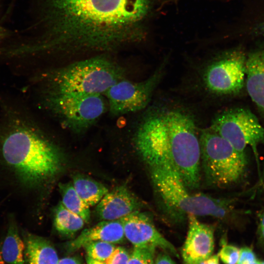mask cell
I'll return each mask as SVG.
<instances>
[{
	"label": "cell",
	"instance_id": "8992f818",
	"mask_svg": "<svg viewBox=\"0 0 264 264\" xmlns=\"http://www.w3.org/2000/svg\"><path fill=\"white\" fill-rule=\"evenodd\" d=\"M199 140L200 162L209 184L222 187L242 180L247 171L245 153L237 151L211 129L202 130Z\"/></svg>",
	"mask_w": 264,
	"mask_h": 264
},
{
	"label": "cell",
	"instance_id": "5b68a950",
	"mask_svg": "<svg viewBox=\"0 0 264 264\" xmlns=\"http://www.w3.org/2000/svg\"><path fill=\"white\" fill-rule=\"evenodd\" d=\"M147 165L156 193L171 215L183 217L191 214L223 220L236 214L234 199L190 194L171 156L157 159Z\"/></svg>",
	"mask_w": 264,
	"mask_h": 264
},
{
	"label": "cell",
	"instance_id": "1f68e13d",
	"mask_svg": "<svg viewBox=\"0 0 264 264\" xmlns=\"http://www.w3.org/2000/svg\"><path fill=\"white\" fill-rule=\"evenodd\" d=\"M2 29H1V28L0 27V40L2 38Z\"/></svg>",
	"mask_w": 264,
	"mask_h": 264
},
{
	"label": "cell",
	"instance_id": "ba28073f",
	"mask_svg": "<svg viewBox=\"0 0 264 264\" xmlns=\"http://www.w3.org/2000/svg\"><path fill=\"white\" fill-rule=\"evenodd\" d=\"M228 141L237 151L245 153L250 146L257 157L258 147L264 144V127L249 109L236 108L217 116L210 128Z\"/></svg>",
	"mask_w": 264,
	"mask_h": 264
},
{
	"label": "cell",
	"instance_id": "484cf974",
	"mask_svg": "<svg viewBox=\"0 0 264 264\" xmlns=\"http://www.w3.org/2000/svg\"><path fill=\"white\" fill-rule=\"evenodd\" d=\"M257 236L258 242L264 250V206L257 215Z\"/></svg>",
	"mask_w": 264,
	"mask_h": 264
},
{
	"label": "cell",
	"instance_id": "44dd1931",
	"mask_svg": "<svg viewBox=\"0 0 264 264\" xmlns=\"http://www.w3.org/2000/svg\"><path fill=\"white\" fill-rule=\"evenodd\" d=\"M88 256L98 261L105 262L115 248L114 244L102 241L92 242L83 246Z\"/></svg>",
	"mask_w": 264,
	"mask_h": 264
},
{
	"label": "cell",
	"instance_id": "4fadbf2b",
	"mask_svg": "<svg viewBox=\"0 0 264 264\" xmlns=\"http://www.w3.org/2000/svg\"><path fill=\"white\" fill-rule=\"evenodd\" d=\"M141 203L125 185L109 191L97 204L96 212L102 220H117L138 211Z\"/></svg>",
	"mask_w": 264,
	"mask_h": 264
},
{
	"label": "cell",
	"instance_id": "83f0119b",
	"mask_svg": "<svg viewBox=\"0 0 264 264\" xmlns=\"http://www.w3.org/2000/svg\"><path fill=\"white\" fill-rule=\"evenodd\" d=\"M57 264H81V263L77 258L70 257L59 260Z\"/></svg>",
	"mask_w": 264,
	"mask_h": 264
},
{
	"label": "cell",
	"instance_id": "2e32d148",
	"mask_svg": "<svg viewBox=\"0 0 264 264\" xmlns=\"http://www.w3.org/2000/svg\"><path fill=\"white\" fill-rule=\"evenodd\" d=\"M23 241L26 264H57L59 258L57 252L46 239L25 232Z\"/></svg>",
	"mask_w": 264,
	"mask_h": 264
},
{
	"label": "cell",
	"instance_id": "7a4b0ae2",
	"mask_svg": "<svg viewBox=\"0 0 264 264\" xmlns=\"http://www.w3.org/2000/svg\"><path fill=\"white\" fill-rule=\"evenodd\" d=\"M0 156L17 181L35 190L63 168V154L30 119L7 112L0 126Z\"/></svg>",
	"mask_w": 264,
	"mask_h": 264
},
{
	"label": "cell",
	"instance_id": "30bf717a",
	"mask_svg": "<svg viewBox=\"0 0 264 264\" xmlns=\"http://www.w3.org/2000/svg\"><path fill=\"white\" fill-rule=\"evenodd\" d=\"M222 55L207 68L204 76L205 85L215 93H238L244 85L247 55L239 48Z\"/></svg>",
	"mask_w": 264,
	"mask_h": 264
},
{
	"label": "cell",
	"instance_id": "4dcf8cb0",
	"mask_svg": "<svg viewBox=\"0 0 264 264\" xmlns=\"http://www.w3.org/2000/svg\"><path fill=\"white\" fill-rule=\"evenodd\" d=\"M0 264H5V262L2 257L1 251H0Z\"/></svg>",
	"mask_w": 264,
	"mask_h": 264
},
{
	"label": "cell",
	"instance_id": "cb8c5ba5",
	"mask_svg": "<svg viewBox=\"0 0 264 264\" xmlns=\"http://www.w3.org/2000/svg\"><path fill=\"white\" fill-rule=\"evenodd\" d=\"M130 254L123 247H116L105 261L106 264H127Z\"/></svg>",
	"mask_w": 264,
	"mask_h": 264
},
{
	"label": "cell",
	"instance_id": "4316f807",
	"mask_svg": "<svg viewBox=\"0 0 264 264\" xmlns=\"http://www.w3.org/2000/svg\"><path fill=\"white\" fill-rule=\"evenodd\" d=\"M154 264H176L171 258L165 253L159 254L154 260Z\"/></svg>",
	"mask_w": 264,
	"mask_h": 264
},
{
	"label": "cell",
	"instance_id": "603a6c76",
	"mask_svg": "<svg viewBox=\"0 0 264 264\" xmlns=\"http://www.w3.org/2000/svg\"><path fill=\"white\" fill-rule=\"evenodd\" d=\"M240 249L231 244H225L220 249L218 255L224 264H236L239 256Z\"/></svg>",
	"mask_w": 264,
	"mask_h": 264
},
{
	"label": "cell",
	"instance_id": "f546056e",
	"mask_svg": "<svg viewBox=\"0 0 264 264\" xmlns=\"http://www.w3.org/2000/svg\"><path fill=\"white\" fill-rule=\"evenodd\" d=\"M87 264H106L105 262L94 260L88 256L87 257Z\"/></svg>",
	"mask_w": 264,
	"mask_h": 264
},
{
	"label": "cell",
	"instance_id": "7402d4cb",
	"mask_svg": "<svg viewBox=\"0 0 264 264\" xmlns=\"http://www.w3.org/2000/svg\"><path fill=\"white\" fill-rule=\"evenodd\" d=\"M155 248L134 247L127 264H154Z\"/></svg>",
	"mask_w": 264,
	"mask_h": 264
},
{
	"label": "cell",
	"instance_id": "8fae6325",
	"mask_svg": "<svg viewBox=\"0 0 264 264\" xmlns=\"http://www.w3.org/2000/svg\"><path fill=\"white\" fill-rule=\"evenodd\" d=\"M125 237L134 247L159 248L177 256L174 246L156 228L151 218L139 210L121 218Z\"/></svg>",
	"mask_w": 264,
	"mask_h": 264
},
{
	"label": "cell",
	"instance_id": "d6986e66",
	"mask_svg": "<svg viewBox=\"0 0 264 264\" xmlns=\"http://www.w3.org/2000/svg\"><path fill=\"white\" fill-rule=\"evenodd\" d=\"M86 222L79 216L66 209L60 202L56 207L54 215V224L60 234L71 236L80 230Z\"/></svg>",
	"mask_w": 264,
	"mask_h": 264
},
{
	"label": "cell",
	"instance_id": "d6a6232c",
	"mask_svg": "<svg viewBox=\"0 0 264 264\" xmlns=\"http://www.w3.org/2000/svg\"><path fill=\"white\" fill-rule=\"evenodd\" d=\"M252 264H261V262L257 260L255 262H254Z\"/></svg>",
	"mask_w": 264,
	"mask_h": 264
},
{
	"label": "cell",
	"instance_id": "ffe728a7",
	"mask_svg": "<svg viewBox=\"0 0 264 264\" xmlns=\"http://www.w3.org/2000/svg\"><path fill=\"white\" fill-rule=\"evenodd\" d=\"M59 189L62 198L61 202L63 205L88 222L90 218L89 207L77 193L72 182L60 183Z\"/></svg>",
	"mask_w": 264,
	"mask_h": 264
},
{
	"label": "cell",
	"instance_id": "f1b7e54d",
	"mask_svg": "<svg viewBox=\"0 0 264 264\" xmlns=\"http://www.w3.org/2000/svg\"><path fill=\"white\" fill-rule=\"evenodd\" d=\"M218 254L212 255L201 262L199 264H220Z\"/></svg>",
	"mask_w": 264,
	"mask_h": 264
},
{
	"label": "cell",
	"instance_id": "7c38bea8",
	"mask_svg": "<svg viewBox=\"0 0 264 264\" xmlns=\"http://www.w3.org/2000/svg\"><path fill=\"white\" fill-rule=\"evenodd\" d=\"M188 230L182 249L184 264H199L213 254L214 228L199 221L197 216L189 214Z\"/></svg>",
	"mask_w": 264,
	"mask_h": 264
},
{
	"label": "cell",
	"instance_id": "ac0fdd59",
	"mask_svg": "<svg viewBox=\"0 0 264 264\" xmlns=\"http://www.w3.org/2000/svg\"><path fill=\"white\" fill-rule=\"evenodd\" d=\"M72 183L77 193L89 207L97 205L109 192L103 184L83 174L74 176Z\"/></svg>",
	"mask_w": 264,
	"mask_h": 264
},
{
	"label": "cell",
	"instance_id": "9a60e30c",
	"mask_svg": "<svg viewBox=\"0 0 264 264\" xmlns=\"http://www.w3.org/2000/svg\"><path fill=\"white\" fill-rule=\"evenodd\" d=\"M125 238L124 229L121 220H102L94 226L84 229L73 241L69 247L75 250L88 243L102 241L113 244L120 243Z\"/></svg>",
	"mask_w": 264,
	"mask_h": 264
},
{
	"label": "cell",
	"instance_id": "e0dca14e",
	"mask_svg": "<svg viewBox=\"0 0 264 264\" xmlns=\"http://www.w3.org/2000/svg\"><path fill=\"white\" fill-rule=\"evenodd\" d=\"M9 219L6 235L1 250L2 257L8 264H26L23 241L20 236L14 219L11 217Z\"/></svg>",
	"mask_w": 264,
	"mask_h": 264
},
{
	"label": "cell",
	"instance_id": "6da1fadb",
	"mask_svg": "<svg viewBox=\"0 0 264 264\" xmlns=\"http://www.w3.org/2000/svg\"><path fill=\"white\" fill-rule=\"evenodd\" d=\"M168 0H39L27 54H113L145 43Z\"/></svg>",
	"mask_w": 264,
	"mask_h": 264
},
{
	"label": "cell",
	"instance_id": "52a82bcc",
	"mask_svg": "<svg viewBox=\"0 0 264 264\" xmlns=\"http://www.w3.org/2000/svg\"><path fill=\"white\" fill-rule=\"evenodd\" d=\"M45 108L65 128L77 133L86 132L108 110L103 95L79 93L42 94Z\"/></svg>",
	"mask_w": 264,
	"mask_h": 264
},
{
	"label": "cell",
	"instance_id": "9c48e42d",
	"mask_svg": "<svg viewBox=\"0 0 264 264\" xmlns=\"http://www.w3.org/2000/svg\"><path fill=\"white\" fill-rule=\"evenodd\" d=\"M162 74V67L148 79L135 82L125 78L110 87L104 94L110 113L114 116L134 112L144 109Z\"/></svg>",
	"mask_w": 264,
	"mask_h": 264
},
{
	"label": "cell",
	"instance_id": "3957f363",
	"mask_svg": "<svg viewBox=\"0 0 264 264\" xmlns=\"http://www.w3.org/2000/svg\"><path fill=\"white\" fill-rule=\"evenodd\" d=\"M142 123L167 148L186 188H198L200 148L193 118L180 111L169 110L151 115Z\"/></svg>",
	"mask_w": 264,
	"mask_h": 264
},
{
	"label": "cell",
	"instance_id": "5bb4252c",
	"mask_svg": "<svg viewBox=\"0 0 264 264\" xmlns=\"http://www.w3.org/2000/svg\"><path fill=\"white\" fill-rule=\"evenodd\" d=\"M245 85L251 99L264 114V46L247 55Z\"/></svg>",
	"mask_w": 264,
	"mask_h": 264
},
{
	"label": "cell",
	"instance_id": "d4e9b609",
	"mask_svg": "<svg viewBox=\"0 0 264 264\" xmlns=\"http://www.w3.org/2000/svg\"><path fill=\"white\" fill-rule=\"evenodd\" d=\"M257 259L253 251L248 247L240 249L239 256L236 264H252Z\"/></svg>",
	"mask_w": 264,
	"mask_h": 264
},
{
	"label": "cell",
	"instance_id": "277c9868",
	"mask_svg": "<svg viewBox=\"0 0 264 264\" xmlns=\"http://www.w3.org/2000/svg\"><path fill=\"white\" fill-rule=\"evenodd\" d=\"M103 53L46 70L37 77L41 94L79 93L103 95L125 78V69Z\"/></svg>",
	"mask_w": 264,
	"mask_h": 264
}]
</instances>
